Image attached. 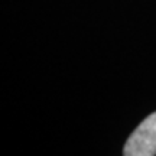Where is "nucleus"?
<instances>
[{
    "instance_id": "nucleus-1",
    "label": "nucleus",
    "mask_w": 156,
    "mask_h": 156,
    "mask_svg": "<svg viewBox=\"0 0 156 156\" xmlns=\"http://www.w3.org/2000/svg\"><path fill=\"white\" fill-rule=\"evenodd\" d=\"M124 156L156 155V112L147 116L129 136L123 149Z\"/></svg>"
}]
</instances>
